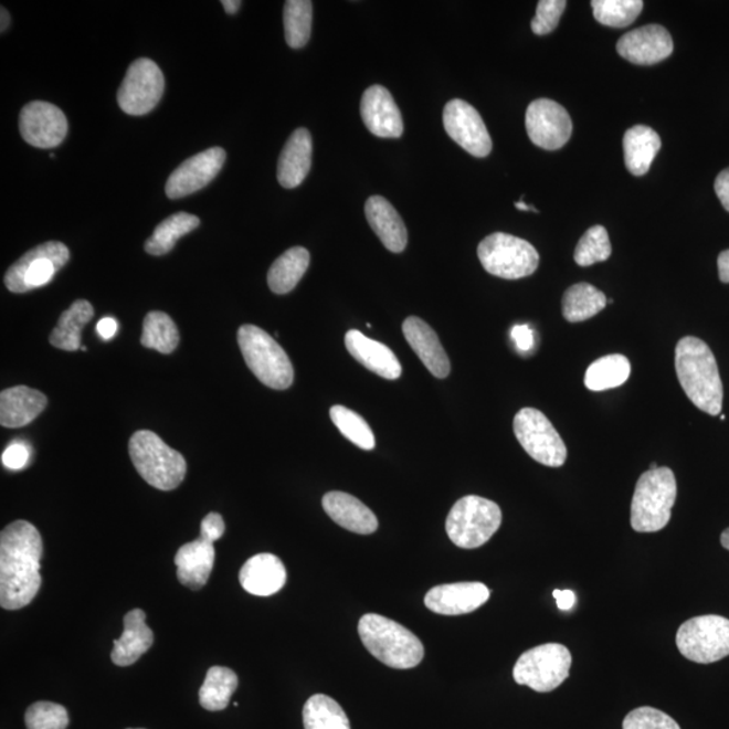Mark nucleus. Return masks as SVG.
Returning <instances> with one entry per match:
<instances>
[{
    "label": "nucleus",
    "instance_id": "nucleus-25",
    "mask_svg": "<svg viewBox=\"0 0 729 729\" xmlns=\"http://www.w3.org/2000/svg\"><path fill=\"white\" fill-rule=\"evenodd\" d=\"M321 504H324L325 513L346 530L369 535L379 528V520L372 510L357 497L345 494V492H328Z\"/></svg>",
    "mask_w": 729,
    "mask_h": 729
},
{
    "label": "nucleus",
    "instance_id": "nucleus-30",
    "mask_svg": "<svg viewBox=\"0 0 729 729\" xmlns=\"http://www.w3.org/2000/svg\"><path fill=\"white\" fill-rule=\"evenodd\" d=\"M624 162L634 176H644L661 150V138L652 127L637 125L624 134Z\"/></svg>",
    "mask_w": 729,
    "mask_h": 729
},
{
    "label": "nucleus",
    "instance_id": "nucleus-20",
    "mask_svg": "<svg viewBox=\"0 0 729 729\" xmlns=\"http://www.w3.org/2000/svg\"><path fill=\"white\" fill-rule=\"evenodd\" d=\"M361 117L370 133L380 138H400L404 131L403 118L391 93L382 85L364 91Z\"/></svg>",
    "mask_w": 729,
    "mask_h": 729
},
{
    "label": "nucleus",
    "instance_id": "nucleus-7",
    "mask_svg": "<svg viewBox=\"0 0 729 729\" xmlns=\"http://www.w3.org/2000/svg\"><path fill=\"white\" fill-rule=\"evenodd\" d=\"M501 520V509L496 503L479 496H465L450 510L446 532L461 549H478L494 537Z\"/></svg>",
    "mask_w": 729,
    "mask_h": 729
},
{
    "label": "nucleus",
    "instance_id": "nucleus-28",
    "mask_svg": "<svg viewBox=\"0 0 729 729\" xmlns=\"http://www.w3.org/2000/svg\"><path fill=\"white\" fill-rule=\"evenodd\" d=\"M44 393L24 385L4 389L0 393V424L8 429H20L32 423L45 410Z\"/></svg>",
    "mask_w": 729,
    "mask_h": 729
},
{
    "label": "nucleus",
    "instance_id": "nucleus-50",
    "mask_svg": "<svg viewBox=\"0 0 729 729\" xmlns=\"http://www.w3.org/2000/svg\"><path fill=\"white\" fill-rule=\"evenodd\" d=\"M96 331L105 340H109L114 338L115 334H117L118 331L117 320H115L114 318L101 319L99 324H97L96 326Z\"/></svg>",
    "mask_w": 729,
    "mask_h": 729
},
{
    "label": "nucleus",
    "instance_id": "nucleus-27",
    "mask_svg": "<svg viewBox=\"0 0 729 729\" xmlns=\"http://www.w3.org/2000/svg\"><path fill=\"white\" fill-rule=\"evenodd\" d=\"M313 138L307 129L292 133L279 155L277 179L284 188L299 187L311 169Z\"/></svg>",
    "mask_w": 729,
    "mask_h": 729
},
{
    "label": "nucleus",
    "instance_id": "nucleus-36",
    "mask_svg": "<svg viewBox=\"0 0 729 729\" xmlns=\"http://www.w3.org/2000/svg\"><path fill=\"white\" fill-rule=\"evenodd\" d=\"M200 224L198 216L179 212L162 221L155 230L154 235L145 242V251L151 255H163L172 251L181 236L190 234Z\"/></svg>",
    "mask_w": 729,
    "mask_h": 729
},
{
    "label": "nucleus",
    "instance_id": "nucleus-1",
    "mask_svg": "<svg viewBox=\"0 0 729 729\" xmlns=\"http://www.w3.org/2000/svg\"><path fill=\"white\" fill-rule=\"evenodd\" d=\"M44 545L39 530L27 520H17L0 533V605L21 610L41 588V558Z\"/></svg>",
    "mask_w": 729,
    "mask_h": 729
},
{
    "label": "nucleus",
    "instance_id": "nucleus-17",
    "mask_svg": "<svg viewBox=\"0 0 729 729\" xmlns=\"http://www.w3.org/2000/svg\"><path fill=\"white\" fill-rule=\"evenodd\" d=\"M226 151L222 148H211L197 156L188 158L169 176L166 186L167 197L180 199L202 190L221 172Z\"/></svg>",
    "mask_w": 729,
    "mask_h": 729
},
{
    "label": "nucleus",
    "instance_id": "nucleus-44",
    "mask_svg": "<svg viewBox=\"0 0 729 729\" xmlns=\"http://www.w3.org/2000/svg\"><path fill=\"white\" fill-rule=\"evenodd\" d=\"M623 729H680L673 717L652 707L632 710L623 721Z\"/></svg>",
    "mask_w": 729,
    "mask_h": 729
},
{
    "label": "nucleus",
    "instance_id": "nucleus-5",
    "mask_svg": "<svg viewBox=\"0 0 729 729\" xmlns=\"http://www.w3.org/2000/svg\"><path fill=\"white\" fill-rule=\"evenodd\" d=\"M129 453L134 467L155 488L173 490L184 482V457L151 431H137L129 442Z\"/></svg>",
    "mask_w": 729,
    "mask_h": 729
},
{
    "label": "nucleus",
    "instance_id": "nucleus-54",
    "mask_svg": "<svg viewBox=\"0 0 729 729\" xmlns=\"http://www.w3.org/2000/svg\"><path fill=\"white\" fill-rule=\"evenodd\" d=\"M9 24H10L9 11L2 8V24H0V28H2V33L4 32L6 29L9 28Z\"/></svg>",
    "mask_w": 729,
    "mask_h": 729
},
{
    "label": "nucleus",
    "instance_id": "nucleus-6",
    "mask_svg": "<svg viewBox=\"0 0 729 729\" xmlns=\"http://www.w3.org/2000/svg\"><path fill=\"white\" fill-rule=\"evenodd\" d=\"M239 345L249 369L264 385L278 391L292 385L295 373L287 352L263 328L242 326Z\"/></svg>",
    "mask_w": 729,
    "mask_h": 729
},
{
    "label": "nucleus",
    "instance_id": "nucleus-14",
    "mask_svg": "<svg viewBox=\"0 0 729 729\" xmlns=\"http://www.w3.org/2000/svg\"><path fill=\"white\" fill-rule=\"evenodd\" d=\"M526 129L528 137L539 148L557 150L568 144L573 133V122L559 103L538 99L527 108Z\"/></svg>",
    "mask_w": 729,
    "mask_h": 729
},
{
    "label": "nucleus",
    "instance_id": "nucleus-33",
    "mask_svg": "<svg viewBox=\"0 0 729 729\" xmlns=\"http://www.w3.org/2000/svg\"><path fill=\"white\" fill-rule=\"evenodd\" d=\"M608 300L603 292L588 283H580L564 292L562 300L563 318L570 324L593 318L603 311Z\"/></svg>",
    "mask_w": 729,
    "mask_h": 729
},
{
    "label": "nucleus",
    "instance_id": "nucleus-55",
    "mask_svg": "<svg viewBox=\"0 0 729 729\" xmlns=\"http://www.w3.org/2000/svg\"><path fill=\"white\" fill-rule=\"evenodd\" d=\"M515 207H516V209H518L520 211L539 212L537 209H535V207L526 204L525 202H522V200H520V202H516Z\"/></svg>",
    "mask_w": 729,
    "mask_h": 729
},
{
    "label": "nucleus",
    "instance_id": "nucleus-35",
    "mask_svg": "<svg viewBox=\"0 0 729 729\" xmlns=\"http://www.w3.org/2000/svg\"><path fill=\"white\" fill-rule=\"evenodd\" d=\"M304 729H351L340 705L326 695L309 697L303 708Z\"/></svg>",
    "mask_w": 729,
    "mask_h": 729
},
{
    "label": "nucleus",
    "instance_id": "nucleus-2",
    "mask_svg": "<svg viewBox=\"0 0 729 729\" xmlns=\"http://www.w3.org/2000/svg\"><path fill=\"white\" fill-rule=\"evenodd\" d=\"M676 370L686 397L708 415H720L722 382L709 346L696 337H685L676 348Z\"/></svg>",
    "mask_w": 729,
    "mask_h": 729
},
{
    "label": "nucleus",
    "instance_id": "nucleus-48",
    "mask_svg": "<svg viewBox=\"0 0 729 729\" xmlns=\"http://www.w3.org/2000/svg\"><path fill=\"white\" fill-rule=\"evenodd\" d=\"M513 339L515 340L516 348L522 352L530 351L533 348L535 339L533 331L530 326L518 325L513 328Z\"/></svg>",
    "mask_w": 729,
    "mask_h": 729
},
{
    "label": "nucleus",
    "instance_id": "nucleus-18",
    "mask_svg": "<svg viewBox=\"0 0 729 729\" xmlns=\"http://www.w3.org/2000/svg\"><path fill=\"white\" fill-rule=\"evenodd\" d=\"M617 53L636 65H654L672 56L674 44L670 33L661 24L631 30L617 42Z\"/></svg>",
    "mask_w": 729,
    "mask_h": 729
},
{
    "label": "nucleus",
    "instance_id": "nucleus-13",
    "mask_svg": "<svg viewBox=\"0 0 729 729\" xmlns=\"http://www.w3.org/2000/svg\"><path fill=\"white\" fill-rule=\"evenodd\" d=\"M166 78L155 61L138 59L130 65L118 91V105L129 115H145L161 101Z\"/></svg>",
    "mask_w": 729,
    "mask_h": 729
},
{
    "label": "nucleus",
    "instance_id": "nucleus-46",
    "mask_svg": "<svg viewBox=\"0 0 729 729\" xmlns=\"http://www.w3.org/2000/svg\"><path fill=\"white\" fill-rule=\"evenodd\" d=\"M30 448L27 443L14 441L4 450L2 462L10 471H22L29 465Z\"/></svg>",
    "mask_w": 729,
    "mask_h": 729
},
{
    "label": "nucleus",
    "instance_id": "nucleus-21",
    "mask_svg": "<svg viewBox=\"0 0 729 729\" xmlns=\"http://www.w3.org/2000/svg\"><path fill=\"white\" fill-rule=\"evenodd\" d=\"M403 332L406 342L410 344L416 356L421 358L424 367L436 379H446L452 370L445 349L437 338L436 332L424 320L410 316L403 324Z\"/></svg>",
    "mask_w": 729,
    "mask_h": 729
},
{
    "label": "nucleus",
    "instance_id": "nucleus-15",
    "mask_svg": "<svg viewBox=\"0 0 729 729\" xmlns=\"http://www.w3.org/2000/svg\"><path fill=\"white\" fill-rule=\"evenodd\" d=\"M443 125L453 141L474 157H486L492 151V139L482 115L469 103L448 102L443 109Z\"/></svg>",
    "mask_w": 729,
    "mask_h": 729
},
{
    "label": "nucleus",
    "instance_id": "nucleus-12",
    "mask_svg": "<svg viewBox=\"0 0 729 729\" xmlns=\"http://www.w3.org/2000/svg\"><path fill=\"white\" fill-rule=\"evenodd\" d=\"M514 431L521 447L539 464L559 467L567 461V445L543 412L520 410L514 419Z\"/></svg>",
    "mask_w": 729,
    "mask_h": 729
},
{
    "label": "nucleus",
    "instance_id": "nucleus-26",
    "mask_svg": "<svg viewBox=\"0 0 729 729\" xmlns=\"http://www.w3.org/2000/svg\"><path fill=\"white\" fill-rule=\"evenodd\" d=\"M155 642V634L146 625V613L133 610L124 619V634L114 641L112 661L119 667L131 666L148 653Z\"/></svg>",
    "mask_w": 729,
    "mask_h": 729
},
{
    "label": "nucleus",
    "instance_id": "nucleus-47",
    "mask_svg": "<svg viewBox=\"0 0 729 729\" xmlns=\"http://www.w3.org/2000/svg\"><path fill=\"white\" fill-rule=\"evenodd\" d=\"M224 521L221 515L211 513L205 516L200 526V538L207 542L214 543L215 540L221 539L224 533Z\"/></svg>",
    "mask_w": 729,
    "mask_h": 729
},
{
    "label": "nucleus",
    "instance_id": "nucleus-31",
    "mask_svg": "<svg viewBox=\"0 0 729 729\" xmlns=\"http://www.w3.org/2000/svg\"><path fill=\"white\" fill-rule=\"evenodd\" d=\"M94 316V307L87 300H76L60 316L59 324L49 338L54 348L65 351L82 349V330Z\"/></svg>",
    "mask_w": 729,
    "mask_h": 729
},
{
    "label": "nucleus",
    "instance_id": "nucleus-39",
    "mask_svg": "<svg viewBox=\"0 0 729 729\" xmlns=\"http://www.w3.org/2000/svg\"><path fill=\"white\" fill-rule=\"evenodd\" d=\"M313 2L308 0H288L284 6L285 41L292 49L307 44L311 35Z\"/></svg>",
    "mask_w": 729,
    "mask_h": 729
},
{
    "label": "nucleus",
    "instance_id": "nucleus-56",
    "mask_svg": "<svg viewBox=\"0 0 729 729\" xmlns=\"http://www.w3.org/2000/svg\"><path fill=\"white\" fill-rule=\"evenodd\" d=\"M720 542L722 547L729 551V528H727V530L721 533Z\"/></svg>",
    "mask_w": 729,
    "mask_h": 729
},
{
    "label": "nucleus",
    "instance_id": "nucleus-9",
    "mask_svg": "<svg viewBox=\"0 0 729 729\" xmlns=\"http://www.w3.org/2000/svg\"><path fill=\"white\" fill-rule=\"evenodd\" d=\"M571 664L573 658L563 644H542L520 655L514 667L515 683L535 691L549 693L567 680Z\"/></svg>",
    "mask_w": 729,
    "mask_h": 729
},
{
    "label": "nucleus",
    "instance_id": "nucleus-22",
    "mask_svg": "<svg viewBox=\"0 0 729 729\" xmlns=\"http://www.w3.org/2000/svg\"><path fill=\"white\" fill-rule=\"evenodd\" d=\"M240 582L247 593L266 598L282 591L287 582V569L282 559L270 552H263L247 559L243 564Z\"/></svg>",
    "mask_w": 729,
    "mask_h": 729
},
{
    "label": "nucleus",
    "instance_id": "nucleus-42",
    "mask_svg": "<svg viewBox=\"0 0 729 729\" xmlns=\"http://www.w3.org/2000/svg\"><path fill=\"white\" fill-rule=\"evenodd\" d=\"M612 245L604 226H593L582 235L575 247L574 261L580 266L604 263L611 257Z\"/></svg>",
    "mask_w": 729,
    "mask_h": 729
},
{
    "label": "nucleus",
    "instance_id": "nucleus-16",
    "mask_svg": "<svg viewBox=\"0 0 729 729\" xmlns=\"http://www.w3.org/2000/svg\"><path fill=\"white\" fill-rule=\"evenodd\" d=\"M20 130L24 141L34 148L52 149L64 141L68 120L52 103L30 102L22 108Z\"/></svg>",
    "mask_w": 729,
    "mask_h": 729
},
{
    "label": "nucleus",
    "instance_id": "nucleus-23",
    "mask_svg": "<svg viewBox=\"0 0 729 729\" xmlns=\"http://www.w3.org/2000/svg\"><path fill=\"white\" fill-rule=\"evenodd\" d=\"M346 349L356 361L382 379L398 380L401 364L388 346L363 336L361 331L350 330L345 337Z\"/></svg>",
    "mask_w": 729,
    "mask_h": 729
},
{
    "label": "nucleus",
    "instance_id": "nucleus-19",
    "mask_svg": "<svg viewBox=\"0 0 729 729\" xmlns=\"http://www.w3.org/2000/svg\"><path fill=\"white\" fill-rule=\"evenodd\" d=\"M489 598V589L482 582H455L431 589L424 604L437 615L458 616L478 610Z\"/></svg>",
    "mask_w": 729,
    "mask_h": 729
},
{
    "label": "nucleus",
    "instance_id": "nucleus-8",
    "mask_svg": "<svg viewBox=\"0 0 729 729\" xmlns=\"http://www.w3.org/2000/svg\"><path fill=\"white\" fill-rule=\"evenodd\" d=\"M478 258L490 275L507 279L531 276L539 266V254L530 242L495 233L478 245Z\"/></svg>",
    "mask_w": 729,
    "mask_h": 729
},
{
    "label": "nucleus",
    "instance_id": "nucleus-34",
    "mask_svg": "<svg viewBox=\"0 0 729 729\" xmlns=\"http://www.w3.org/2000/svg\"><path fill=\"white\" fill-rule=\"evenodd\" d=\"M236 688H239V677L231 668L211 667L199 690L200 705L210 712L226 709Z\"/></svg>",
    "mask_w": 729,
    "mask_h": 729
},
{
    "label": "nucleus",
    "instance_id": "nucleus-57",
    "mask_svg": "<svg viewBox=\"0 0 729 729\" xmlns=\"http://www.w3.org/2000/svg\"><path fill=\"white\" fill-rule=\"evenodd\" d=\"M655 469H658V465L652 464V466H649V471H655Z\"/></svg>",
    "mask_w": 729,
    "mask_h": 729
},
{
    "label": "nucleus",
    "instance_id": "nucleus-41",
    "mask_svg": "<svg viewBox=\"0 0 729 729\" xmlns=\"http://www.w3.org/2000/svg\"><path fill=\"white\" fill-rule=\"evenodd\" d=\"M642 0H593L595 20L610 28H627L641 15Z\"/></svg>",
    "mask_w": 729,
    "mask_h": 729
},
{
    "label": "nucleus",
    "instance_id": "nucleus-53",
    "mask_svg": "<svg viewBox=\"0 0 729 729\" xmlns=\"http://www.w3.org/2000/svg\"><path fill=\"white\" fill-rule=\"evenodd\" d=\"M222 6L224 11L228 12V14L234 15L241 9L242 3L240 2V0H223Z\"/></svg>",
    "mask_w": 729,
    "mask_h": 729
},
{
    "label": "nucleus",
    "instance_id": "nucleus-24",
    "mask_svg": "<svg viewBox=\"0 0 729 729\" xmlns=\"http://www.w3.org/2000/svg\"><path fill=\"white\" fill-rule=\"evenodd\" d=\"M214 561V543L199 538L181 546L175 557L179 582L192 591H199L209 582Z\"/></svg>",
    "mask_w": 729,
    "mask_h": 729
},
{
    "label": "nucleus",
    "instance_id": "nucleus-37",
    "mask_svg": "<svg viewBox=\"0 0 729 729\" xmlns=\"http://www.w3.org/2000/svg\"><path fill=\"white\" fill-rule=\"evenodd\" d=\"M631 374L628 358L622 355H611L600 358L588 368L585 387L593 392L623 385Z\"/></svg>",
    "mask_w": 729,
    "mask_h": 729
},
{
    "label": "nucleus",
    "instance_id": "nucleus-43",
    "mask_svg": "<svg viewBox=\"0 0 729 729\" xmlns=\"http://www.w3.org/2000/svg\"><path fill=\"white\" fill-rule=\"evenodd\" d=\"M24 722L28 729H66L70 716L63 705L39 701L28 708Z\"/></svg>",
    "mask_w": 729,
    "mask_h": 729
},
{
    "label": "nucleus",
    "instance_id": "nucleus-29",
    "mask_svg": "<svg viewBox=\"0 0 729 729\" xmlns=\"http://www.w3.org/2000/svg\"><path fill=\"white\" fill-rule=\"evenodd\" d=\"M364 214H367L370 228L389 252L401 253L404 251L406 242H409V233H406L403 219L385 198H369L364 204Z\"/></svg>",
    "mask_w": 729,
    "mask_h": 729
},
{
    "label": "nucleus",
    "instance_id": "nucleus-3",
    "mask_svg": "<svg viewBox=\"0 0 729 729\" xmlns=\"http://www.w3.org/2000/svg\"><path fill=\"white\" fill-rule=\"evenodd\" d=\"M358 634L368 652L389 667L405 670L423 661L421 640L394 620L368 613L358 623Z\"/></svg>",
    "mask_w": 729,
    "mask_h": 729
},
{
    "label": "nucleus",
    "instance_id": "nucleus-40",
    "mask_svg": "<svg viewBox=\"0 0 729 729\" xmlns=\"http://www.w3.org/2000/svg\"><path fill=\"white\" fill-rule=\"evenodd\" d=\"M330 416L339 433L346 440L355 443L357 447L362 450H373L376 447V440L372 429L364 419L358 415L357 412L346 409L344 405H334L330 410Z\"/></svg>",
    "mask_w": 729,
    "mask_h": 729
},
{
    "label": "nucleus",
    "instance_id": "nucleus-4",
    "mask_svg": "<svg viewBox=\"0 0 729 729\" xmlns=\"http://www.w3.org/2000/svg\"><path fill=\"white\" fill-rule=\"evenodd\" d=\"M677 500V479L668 467L644 472L631 504V526L636 532H658L672 519Z\"/></svg>",
    "mask_w": 729,
    "mask_h": 729
},
{
    "label": "nucleus",
    "instance_id": "nucleus-52",
    "mask_svg": "<svg viewBox=\"0 0 729 729\" xmlns=\"http://www.w3.org/2000/svg\"><path fill=\"white\" fill-rule=\"evenodd\" d=\"M717 266H719L720 282L729 284V249L720 253L719 258H717Z\"/></svg>",
    "mask_w": 729,
    "mask_h": 729
},
{
    "label": "nucleus",
    "instance_id": "nucleus-49",
    "mask_svg": "<svg viewBox=\"0 0 729 729\" xmlns=\"http://www.w3.org/2000/svg\"><path fill=\"white\" fill-rule=\"evenodd\" d=\"M715 191L722 207L729 212V168L722 170L715 181Z\"/></svg>",
    "mask_w": 729,
    "mask_h": 729
},
{
    "label": "nucleus",
    "instance_id": "nucleus-51",
    "mask_svg": "<svg viewBox=\"0 0 729 729\" xmlns=\"http://www.w3.org/2000/svg\"><path fill=\"white\" fill-rule=\"evenodd\" d=\"M554 595V599L557 600V605L559 610L561 611H570L571 608L574 606L575 603V594L571 591H554L552 593Z\"/></svg>",
    "mask_w": 729,
    "mask_h": 729
},
{
    "label": "nucleus",
    "instance_id": "nucleus-11",
    "mask_svg": "<svg viewBox=\"0 0 729 729\" xmlns=\"http://www.w3.org/2000/svg\"><path fill=\"white\" fill-rule=\"evenodd\" d=\"M70 260L68 247L52 241L23 254L4 276L6 287L14 294L44 287Z\"/></svg>",
    "mask_w": 729,
    "mask_h": 729
},
{
    "label": "nucleus",
    "instance_id": "nucleus-10",
    "mask_svg": "<svg viewBox=\"0 0 729 729\" xmlns=\"http://www.w3.org/2000/svg\"><path fill=\"white\" fill-rule=\"evenodd\" d=\"M677 647L686 659L708 665L729 655V620L717 615L697 616L680 625Z\"/></svg>",
    "mask_w": 729,
    "mask_h": 729
},
{
    "label": "nucleus",
    "instance_id": "nucleus-58",
    "mask_svg": "<svg viewBox=\"0 0 729 729\" xmlns=\"http://www.w3.org/2000/svg\"><path fill=\"white\" fill-rule=\"evenodd\" d=\"M129 729H133V728H129Z\"/></svg>",
    "mask_w": 729,
    "mask_h": 729
},
{
    "label": "nucleus",
    "instance_id": "nucleus-32",
    "mask_svg": "<svg viewBox=\"0 0 729 729\" xmlns=\"http://www.w3.org/2000/svg\"><path fill=\"white\" fill-rule=\"evenodd\" d=\"M309 266L307 249L296 246L279 255L267 273V284L277 295L288 294L299 284Z\"/></svg>",
    "mask_w": 729,
    "mask_h": 729
},
{
    "label": "nucleus",
    "instance_id": "nucleus-45",
    "mask_svg": "<svg viewBox=\"0 0 729 729\" xmlns=\"http://www.w3.org/2000/svg\"><path fill=\"white\" fill-rule=\"evenodd\" d=\"M567 4L564 0H540L537 14H535L531 22L532 32L537 35L554 32Z\"/></svg>",
    "mask_w": 729,
    "mask_h": 729
},
{
    "label": "nucleus",
    "instance_id": "nucleus-38",
    "mask_svg": "<svg viewBox=\"0 0 729 729\" xmlns=\"http://www.w3.org/2000/svg\"><path fill=\"white\" fill-rule=\"evenodd\" d=\"M180 336L178 327L169 315L154 311L146 315L141 344L146 349H154L161 355H170L178 348Z\"/></svg>",
    "mask_w": 729,
    "mask_h": 729
}]
</instances>
